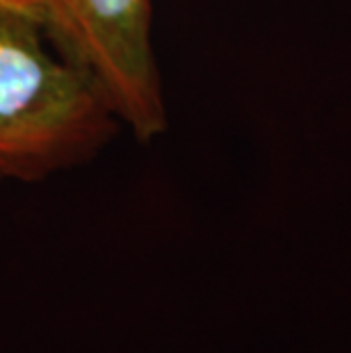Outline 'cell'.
Segmentation results:
<instances>
[{
    "label": "cell",
    "instance_id": "obj_2",
    "mask_svg": "<svg viewBox=\"0 0 351 353\" xmlns=\"http://www.w3.org/2000/svg\"><path fill=\"white\" fill-rule=\"evenodd\" d=\"M48 37L89 73L121 128L139 141L167 132L169 117L153 48L151 0H26Z\"/></svg>",
    "mask_w": 351,
    "mask_h": 353
},
{
    "label": "cell",
    "instance_id": "obj_1",
    "mask_svg": "<svg viewBox=\"0 0 351 353\" xmlns=\"http://www.w3.org/2000/svg\"><path fill=\"white\" fill-rule=\"evenodd\" d=\"M121 130L99 85L26 0H0V178L37 183L94 160Z\"/></svg>",
    "mask_w": 351,
    "mask_h": 353
}]
</instances>
